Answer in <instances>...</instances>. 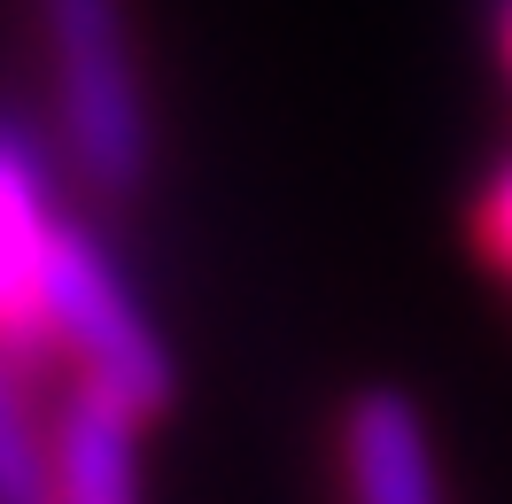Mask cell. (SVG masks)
Masks as SVG:
<instances>
[{
	"mask_svg": "<svg viewBox=\"0 0 512 504\" xmlns=\"http://www.w3.org/2000/svg\"><path fill=\"white\" fill-rule=\"evenodd\" d=\"M140 411L63 380L55 404V489L47 504H140Z\"/></svg>",
	"mask_w": 512,
	"mask_h": 504,
	"instance_id": "obj_5",
	"label": "cell"
},
{
	"mask_svg": "<svg viewBox=\"0 0 512 504\" xmlns=\"http://www.w3.org/2000/svg\"><path fill=\"white\" fill-rule=\"evenodd\" d=\"M39 373L0 349V504H47L55 489V411H39Z\"/></svg>",
	"mask_w": 512,
	"mask_h": 504,
	"instance_id": "obj_6",
	"label": "cell"
},
{
	"mask_svg": "<svg viewBox=\"0 0 512 504\" xmlns=\"http://www.w3.org/2000/svg\"><path fill=\"white\" fill-rule=\"evenodd\" d=\"M70 233V202L55 187V156L16 117H0V349L39 380L63 373L55 342V256Z\"/></svg>",
	"mask_w": 512,
	"mask_h": 504,
	"instance_id": "obj_3",
	"label": "cell"
},
{
	"mask_svg": "<svg viewBox=\"0 0 512 504\" xmlns=\"http://www.w3.org/2000/svg\"><path fill=\"white\" fill-rule=\"evenodd\" d=\"M334 481H342V504H450L435 435H427V419L396 388H365L342 411Z\"/></svg>",
	"mask_w": 512,
	"mask_h": 504,
	"instance_id": "obj_4",
	"label": "cell"
},
{
	"mask_svg": "<svg viewBox=\"0 0 512 504\" xmlns=\"http://www.w3.org/2000/svg\"><path fill=\"white\" fill-rule=\"evenodd\" d=\"M497 55H505V70H512V0H497Z\"/></svg>",
	"mask_w": 512,
	"mask_h": 504,
	"instance_id": "obj_8",
	"label": "cell"
},
{
	"mask_svg": "<svg viewBox=\"0 0 512 504\" xmlns=\"http://www.w3.org/2000/svg\"><path fill=\"white\" fill-rule=\"evenodd\" d=\"M474 241L489 256V272L512 287V156L481 179V202H474Z\"/></svg>",
	"mask_w": 512,
	"mask_h": 504,
	"instance_id": "obj_7",
	"label": "cell"
},
{
	"mask_svg": "<svg viewBox=\"0 0 512 504\" xmlns=\"http://www.w3.org/2000/svg\"><path fill=\"white\" fill-rule=\"evenodd\" d=\"M32 39L47 78V140L101 202H132L156 171V109L125 0H32Z\"/></svg>",
	"mask_w": 512,
	"mask_h": 504,
	"instance_id": "obj_1",
	"label": "cell"
},
{
	"mask_svg": "<svg viewBox=\"0 0 512 504\" xmlns=\"http://www.w3.org/2000/svg\"><path fill=\"white\" fill-rule=\"evenodd\" d=\"M55 342H63V380H86L101 396L132 404L140 419H163L179 396V365L163 349L156 318L140 311L117 256L70 218L63 256H55Z\"/></svg>",
	"mask_w": 512,
	"mask_h": 504,
	"instance_id": "obj_2",
	"label": "cell"
}]
</instances>
